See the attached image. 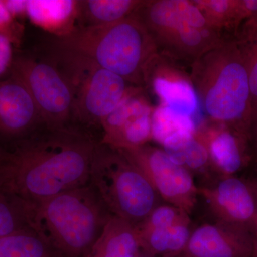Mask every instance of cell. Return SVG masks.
I'll return each mask as SVG.
<instances>
[{"instance_id":"cell-24","label":"cell","mask_w":257,"mask_h":257,"mask_svg":"<svg viewBox=\"0 0 257 257\" xmlns=\"http://www.w3.org/2000/svg\"><path fill=\"white\" fill-rule=\"evenodd\" d=\"M196 133L177 132L165 139L162 144L164 152L174 163L184 167L186 155Z\"/></svg>"},{"instance_id":"cell-6","label":"cell","mask_w":257,"mask_h":257,"mask_svg":"<svg viewBox=\"0 0 257 257\" xmlns=\"http://www.w3.org/2000/svg\"><path fill=\"white\" fill-rule=\"evenodd\" d=\"M50 55L74 89L72 124L92 133L119 105L135 86L80 56L52 47Z\"/></svg>"},{"instance_id":"cell-5","label":"cell","mask_w":257,"mask_h":257,"mask_svg":"<svg viewBox=\"0 0 257 257\" xmlns=\"http://www.w3.org/2000/svg\"><path fill=\"white\" fill-rule=\"evenodd\" d=\"M89 183L111 215L135 226L157 207V194L147 177L121 150L99 143Z\"/></svg>"},{"instance_id":"cell-12","label":"cell","mask_w":257,"mask_h":257,"mask_svg":"<svg viewBox=\"0 0 257 257\" xmlns=\"http://www.w3.org/2000/svg\"><path fill=\"white\" fill-rule=\"evenodd\" d=\"M211 209L219 214L238 221H246L255 210L253 198L247 187L236 178L223 179L211 189H204Z\"/></svg>"},{"instance_id":"cell-1","label":"cell","mask_w":257,"mask_h":257,"mask_svg":"<svg viewBox=\"0 0 257 257\" xmlns=\"http://www.w3.org/2000/svg\"><path fill=\"white\" fill-rule=\"evenodd\" d=\"M99 140L77 126L42 127L5 150L0 193L39 202L89 183Z\"/></svg>"},{"instance_id":"cell-8","label":"cell","mask_w":257,"mask_h":257,"mask_svg":"<svg viewBox=\"0 0 257 257\" xmlns=\"http://www.w3.org/2000/svg\"><path fill=\"white\" fill-rule=\"evenodd\" d=\"M119 150L143 172L159 196L188 214L197 194L190 171L174 163L157 147L145 145Z\"/></svg>"},{"instance_id":"cell-17","label":"cell","mask_w":257,"mask_h":257,"mask_svg":"<svg viewBox=\"0 0 257 257\" xmlns=\"http://www.w3.org/2000/svg\"><path fill=\"white\" fill-rule=\"evenodd\" d=\"M138 231L141 249L153 256H173L185 251L192 232L189 221L163 229Z\"/></svg>"},{"instance_id":"cell-19","label":"cell","mask_w":257,"mask_h":257,"mask_svg":"<svg viewBox=\"0 0 257 257\" xmlns=\"http://www.w3.org/2000/svg\"><path fill=\"white\" fill-rule=\"evenodd\" d=\"M0 257H56L48 243L34 230L0 237Z\"/></svg>"},{"instance_id":"cell-22","label":"cell","mask_w":257,"mask_h":257,"mask_svg":"<svg viewBox=\"0 0 257 257\" xmlns=\"http://www.w3.org/2000/svg\"><path fill=\"white\" fill-rule=\"evenodd\" d=\"M184 221H189L187 213L175 206L167 204L157 206L143 222L137 225L136 228L139 231H145L163 229Z\"/></svg>"},{"instance_id":"cell-27","label":"cell","mask_w":257,"mask_h":257,"mask_svg":"<svg viewBox=\"0 0 257 257\" xmlns=\"http://www.w3.org/2000/svg\"><path fill=\"white\" fill-rule=\"evenodd\" d=\"M3 3L12 16L17 20L27 17L28 0H3Z\"/></svg>"},{"instance_id":"cell-29","label":"cell","mask_w":257,"mask_h":257,"mask_svg":"<svg viewBox=\"0 0 257 257\" xmlns=\"http://www.w3.org/2000/svg\"><path fill=\"white\" fill-rule=\"evenodd\" d=\"M243 9L248 12H257V0H246L241 3Z\"/></svg>"},{"instance_id":"cell-32","label":"cell","mask_w":257,"mask_h":257,"mask_svg":"<svg viewBox=\"0 0 257 257\" xmlns=\"http://www.w3.org/2000/svg\"><path fill=\"white\" fill-rule=\"evenodd\" d=\"M5 150L4 149L2 148V147H0V158H1V157L3 156V153H4Z\"/></svg>"},{"instance_id":"cell-23","label":"cell","mask_w":257,"mask_h":257,"mask_svg":"<svg viewBox=\"0 0 257 257\" xmlns=\"http://www.w3.org/2000/svg\"><path fill=\"white\" fill-rule=\"evenodd\" d=\"M211 26L220 31L237 11L239 3L229 0H195Z\"/></svg>"},{"instance_id":"cell-25","label":"cell","mask_w":257,"mask_h":257,"mask_svg":"<svg viewBox=\"0 0 257 257\" xmlns=\"http://www.w3.org/2000/svg\"><path fill=\"white\" fill-rule=\"evenodd\" d=\"M24 35V26L13 18L0 0V35L8 38L15 47L21 44Z\"/></svg>"},{"instance_id":"cell-30","label":"cell","mask_w":257,"mask_h":257,"mask_svg":"<svg viewBox=\"0 0 257 257\" xmlns=\"http://www.w3.org/2000/svg\"><path fill=\"white\" fill-rule=\"evenodd\" d=\"M137 257H157L153 256V255L150 254V253L145 252V251H143L142 250L141 251H140V253H139L138 256Z\"/></svg>"},{"instance_id":"cell-31","label":"cell","mask_w":257,"mask_h":257,"mask_svg":"<svg viewBox=\"0 0 257 257\" xmlns=\"http://www.w3.org/2000/svg\"><path fill=\"white\" fill-rule=\"evenodd\" d=\"M164 257H184L183 253L182 254H179V255H173V256H164Z\"/></svg>"},{"instance_id":"cell-7","label":"cell","mask_w":257,"mask_h":257,"mask_svg":"<svg viewBox=\"0 0 257 257\" xmlns=\"http://www.w3.org/2000/svg\"><path fill=\"white\" fill-rule=\"evenodd\" d=\"M10 73L16 76L28 88L36 103L45 127L57 130L73 126V87L52 56L37 58L19 55L15 57Z\"/></svg>"},{"instance_id":"cell-4","label":"cell","mask_w":257,"mask_h":257,"mask_svg":"<svg viewBox=\"0 0 257 257\" xmlns=\"http://www.w3.org/2000/svg\"><path fill=\"white\" fill-rule=\"evenodd\" d=\"M234 48L221 41L193 62L190 79L209 119L226 124L241 118L251 92L248 69Z\"/></svg>"},{"instance_id":"cell-16","label":"cell","mask_w":257,"mask_h":257,"mask_svg":"<svg viewBox=\"0 0 257 257\" xmlns=\"http://www.w3.org/2000/svg\"><path fill=\"white\" fill-rule=\"evenodd\" d=\"M141 0H82L78 2L77 28H94L119 22L134 15Z\"/></svg>"},{"instance_id":"cell-14","label":"cell","mask_w":257,"mask_h":257,"mask_svg":"<svg viewBox=\"0 0 257 257\" xmlns=\"http://www.w3.org/2000/svg\"><path fill=\"white\" fill-rule=\"evenodd\" d=\"M141 251L136 226L111 215L87 257H137Z\"/></svg>"},{"instance_id":"cell-13","label":"cell","mask_w":257,"mask_h":257,"mask_svg":"<svg viewBox=\"0 0 257 257\" xmlns=\"http://www.w3.org/2000/svg\"><path fill=\"white\" fill-rule=\"evenodd\" d=\"M78 2L73 0H28L27 18L34 25L62 37L77 28Z\"/></svg>"},{"instance_id":"cell-20","label":"cell","mask_w":257,"mask_h":257,"mask_svg":"<svg viewBox=\"0 0 257 257\" xmlns=\"http://www.w3.org/2000/svg\"><path fill=\"white\" fill-rule=\"evenodd\" d=\"M193 118L184 116L161 104L152 111V139L162 145L166 138L177 132L197 133Z\"/></svg>"},{"instance_id":"cell-9","label":"cell","mask_w":257,"mask_h":257,"mask_svg":"<svg viewBox=\"0 0 257 257\" xmlns=\"http://www.w3.org/2000/svg\"><path fill=\"white\" fill-rule=\"evenodd\" d=\"M141 89L134 87L103 121L99 143L118 150H126L146 145L152 139L153 110L142 94Z\"/></svg>"},{"instance_id":"cell-15","label":"cell","mask_w":257,"mask_h":257,"mask_svg":"<svg viewBox=\"0 0 257 257\" xmlns=\"http://www.w3.org/2000/svg\"><path fill=\"white\" fill-rule=\"evenodd\" d=\"M184 257H243L245 251L219 224H204L191 234Z\"/></svg>"},{"instance_id":"cell-26","label":"cell","mask_w":257,"mask_h":257,"mask_svg":"<svg viewBox=\"0 0 257 257\" xmlns=\"http://www.w3.org/2000/svg\"><path fill=\"white\" fill-rule=\"evenodd\" d=\"M14 45L8 38L0 35V82L10 75L14 63Z\"/></svg>"},{"instance_id":"cell-18","label":"cell","mask_w":257,"mask_h":257,"mask_svg":"<svg viewBox=\"0 0 257 257\" xmlns=\"http://www.w3.org/2000/svg\"><path fill=\"white\" fill-rule=\"evenodd\" d=\"M204 140L211 162L226 174L236 172L241 165V155L234 137L224 130L210 131Z\"/></svg>"},{"instance_id":"cell-28","label":"cell","mask_w":257,"mask_h":257,"mask_svg":"<svg viewBox=\"0 0 257 257\" xmlns=\"http://www.w3.org/2000/svg\"><path fill=\"white\" fill-rule=\"evenodd\" d=\"M250 92L257 99V57L249 69H248Z\"/></svg>"},{"instance_id":"cell-2","label":"cell","mask_w":257,"mask_h":257,"mask_svg":"<svg viewBox=\"0 0 257 257\" xmlns=\"http://www.w3.org/2000/svg\"><path fill=\"white\" fill-rule=\"evenodd\" d=\"M25 209L30 227L60 257H87L111 216L89 183L25 201Z\"/></svg>"},{"instance_id":"cell-3","label":"cell","mask_w":257,"mask_h":257,"mask_svg":"<svg viewBox=\"0 0 257 257\" xmlns=\"http://www.w3.org/2000/svg\"><path fill=\"white\" fill-rule=\"evenodd\" d=\"M52 47L84 57L141 88L159 55L151 35L135 15L103 26L77 28L55 37Z\"/></svg>"},{"instance_id":"cell-21","label":"cell","mask_w":257,"mask_h":257,"mask_svg":"<svg viewBox=\"0 0 257 257\" xmlns=\"http://www.w3.org/2000/svg\"><path fill=\"white\" fill-rule=\"evenodd\" d=\"M28 229L24 200L0 193V237Z\"/></svg>"},{"instance_id":"cell-11","label":"cell","mask_w":257,"mask_h":257,"mask_svg":"<svg viewBox=\"0 0 257 257\" xmlns=\"http://www.w3.org/2000/svg\"><path fill=\"white\" fill-rule=\"evenodd\" d=\"M149 84L160 98L161 104L189 117L193 118L197 112L199 100L190 77L160 53L147 72L146 85Z\"/></svg>"},{"instance_id":"cell-10","label":"cell","mask_w":257,"mask_h":257,"mask_svg":"<svg viewBox=\"0 0 257 257\" xmlns=\"http://www.w3.org/2000/svg\"><path fill=\"white\" fill-rule=\"evenodd\" d=\"M42 127L41 115L28 88L10 73L0 82V138L15 143Z\"/></svg>"}]
</instances>
